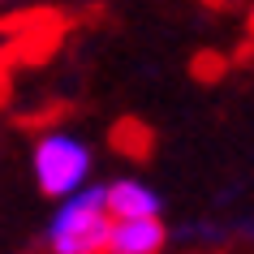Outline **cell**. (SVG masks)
<instances>
[{
  "label": "cell",
  "instance_id": "6da1fadb",
  "mask_svg": "<svg viewBox=\"0 0 254 254\" xmlns=\"http://www.w3.org/2000/svg\"><path fill=\"white\" fill-rule=\"evenodd\" d=\"M112 220L117 215L108 202V186H82L78 194L56 202L43 241L56 254H104L112 237Z\"/></svg>",
  "mask_w": 254,
  "mask_h": 254
},
{
  "label": "cell",
  "instance_id": "7a4b0ae2",
  "mask_svg": "<svg viewBox=\"0 0 254 254\" xmlns=\"http://www.w3.org/2000/svg\"><path fill=\"white\" fill-rule=\"evenodd\" d=\"M91 177V151L73 134H43L35 142V181L48 198H69L78 194Z\"/></svg>",
  "mask_w": 254,
  "mask_h": 254
},
{
  "label": "cell",
  "instance_id": "3957f363",
  "mask_svg": "<svg viewBox=\"0 0 254 254\" xmlns=\"http://www.w3.org/2000/svg\"><path fill=\"white\" fill-rule=\"evenodd\" d=\"M164 246V224L160 215H117L108 254H155Z\"/></svg>",
  "mask_w": 254,
  "mask_h": 254
},
{
  "label": "cell",
  "instance_id": "277c9868",
  "mask_svg": "<svg viewBox=\"0 0 254 254\" xmlns=\"http://www.w3.org/2000/svg\"><path fill=\"white\" fill-rule=\"evenodd\" d=\"M108 202H112V215H160V194L138 181V177H125V181H112L108 186Z\"/></svg>",
  "mask_w": 254,
  "mask_h": 254
},
{
  "label": "cell",
  "instance_id": "5b68a950",
  "mask_svg": "<svg viewBox=\"0 0 254 254\" xmlns=\"http://www.w3.org/2000/svg\"><path fill=\"white\" fill-rule=\"evenodd\" d=\"M250 35H254V4H250Z\"/></svg>",
  "mask_w": 254,
  "mask_h": 254
}]
</instances>
